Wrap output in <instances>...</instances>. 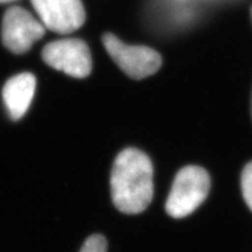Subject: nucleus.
I'll use <instances>...</instances> for the list:
<instances>
[{"instance_id":"11","label":"nucleus","mask_w":252,"mask_h":252,"mask_svg":"<svg viewBox=\"0 0 252 252\" xmlns=\"http://www.w3.org/2000/svg\"><path fill=\"white\" fill-rule=\"evenodd\" d=\"M251 14H252V8H251Z\"/></svg>"},{"instance_id":"2","label":"nucleus","mask_w":252,"mask_h":252,"mask_svg":"<svg viewBox=\"0 0 252 252\" xmlns=\"http://www.w3.org/2000/svg\"><path fill=\"white\" fill-rule=\"evenodd\" d=\"M210 189V176L198 166H186L178 173L166 202V212L182 219L195 212L206 200Z\"/></svg>"},{"instance_id":"6","label":"nucleus","mask_w":252,"mask_h":252,"mask_svg":"<svg viewBox=\"0 0 252 252\" xmlns=\"http://www.w3.org/2000/svg\"><path fill=\"white\" fill-rule=\"evenodd\" d=\"M45 28L60 34L72 33L86 21L81 0H31Z\"/></svg>"},{"instance_id":"10","label":"nucleus","mask_w":252,"mask_h":252,"mask_svg":"<svg viewBox=\"0 0 252 252\" xmlns=\"http://www.w3.org/2000/svg\"><path fill=\"white\" fill-rule=\"evenodd\" d=\"M9 1H14V0H0V2H9Z\"/></svg>"},{"instance_id":"9","label":"nucleus","mask_w":252,"mask_h":252,"mask_svg":"<svg viewBox=\"0 0 252 252\" xmlns=\"http://www.w3.org/2000/svg\"><path fill=\"white\" fill-rule=\"evenodd\" d=\"M108 242L102 235H93L84 242L80 252H106Z\"/></svg>"},{"instance_id":"8","label":"nucleus","mask_w":252,"mask_h":252,"mask_svg":"<svg viewBox=\"0 0 252 252\" xmlns=\"http://www.w3.org/2000/svg\"><path fill=\"white\" fill-rule=\"evenodd\" d=\"M242 193L245 202L252 210V161L245 166L242 173Z\"/></svg>"},{"instance_id":"1","label":"nucleus","mask_w":252,"mask_h":252,"mask_svg":"<svg viewBox=\"0 0 252 252\" xmlns=\"http://www.w3.org/2000/svg\"><path fill=\"white\" fill-rule=\"evenodd\" d=\"M112 201L119 212L139 214L153 198V165L137 149H126L116 158L111 172Z\"/></svg>"},{"instance_id":"7","label":"nucleus","mask_w":252,"mask_h":252,"mask_svg":"<svg viewBox=\"0 0 252 252\" xmlns=\"http://www.w3.org/2000/svg\"><path fill=\"white\" fill-rule=\"evenodd\" d=\"M35 77L30 72L15 75L6 82L2 89V98L9 117L13 121L23 118L27 112L35 93Z\"/></svg>"},{"instance_id":"3","label":"nucleus","mask_w":252,"mask_h":252,"mask_svg":"<svg viewBox=\"0 0 252 252\" xmlns=\"http://www.w3.org/2000/svg\"><path fill=\"white\" fill-rule=\"evenodd\" d=\"M103 45L116 64L133 80L149 77L161 67V56L145 46L126 45L113 34H104Z\"/></svg>"},{"instance_id":"4","label":"nucleus","mask_w":252,"mask_h":252,"mask_svg":"<svg viewBox=\"0 0 252 252\" xmlns=\"http://www.w3.org/2000/svg\"><path fill=\"white\" fill-rule=\"evenodd\" d=\"M42 59L52 68L69 76L84 78L91 72L93 60L87 43L80 39L54 41L42 50Z\"/></svg>"},{"instance_id":"5","label":"nucleus","mask_w":252,"mask_h":252,"mask_svg":"<svg viewBox=\"0 0 252 252\" xmlns=\"http://www.w3.org/2000/svg\"><path fill=\"white\" fill-rule=\"evenodd\" d=\"M46 28L23 7H11L2 19L1 36L5 47L14 54H24L45 34Z\"/></svg>"}]
</instances>
